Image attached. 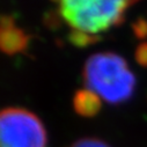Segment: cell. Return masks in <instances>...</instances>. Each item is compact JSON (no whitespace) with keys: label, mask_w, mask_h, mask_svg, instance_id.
Returning a JSON list of instances; mask_svg holds the SVG:
<instances>
[{"label":"cell","mask_w":147,"mask_h":147,"mask_svg":"<svg viewBox=\"0 0 147 147\" xmlns=\"http://www.w3.org/2000/svg\"><path fill=\"white\" fill-rule=\"evenodd\" d=\"M77 45L96 42L102 34L118 27L127 11L140 0H51Z\"/></svg>","instance_id":"1"},{"label":"cell","mask_w":147,"mask_h":147,"mask_svg":"<svg viewBox=\"0 0 147 147\" xmlns=\"http://www.w3.org/2000/svg\"><path fill=\"white\" fill-rule=\"evenodd\" d=\"M86 88L110 104L129 101L136 89V77L127 61L115 52L90 56L84 67Z\"/></svg>","instance_id":"2"},{"label":"cell","mask_w":147,"mask_h":147,"mask_svg":"<svg viewBox=\"0 0 147 147\" xmlns=\"http://www.w3.org/2000/svg\"><path fill=\"white\" fill-rule=\"evenodd\" d=\"M47 130L42 121L29 110H0V147H47Z\"/></svg>","instance_id":"3"},{"label":"cell","mask_w":147,"mask_h":147,"mask_svg":"<svg viewBox=\"0 0 147 147\" xmlns=\"http://www.w3.org/2000/svg\"><path fill=\"white\" fill-rule=\"evenodd\" d=\"M28 42L24 32L12 20H0V49L7 53H15L26 48Z\"/></svg>","instance_id":"4"},{"label":"cell","mask_w":147,"mask_h":147,"mask_svg":"<svg viewBox=\"0 0 147 147\" xmlns=\"http://www.w3.org/2000/svg\"><path fill=\"white\" fill-rule=\"evenodd\" d=\"M73 105H74L76 113L79 115L84 117H93L100 113L102 100L96 94L85 88L76 93L73 98Z\"/></svg>","instance_id":"5"},{"label":"cell","mask_w":147,"mask_h":147,"mask_svg":"<svg viewBox=\"0 0 147 147\" xmlns=\"http://www.w3.org/2000/svg\"><path fill=\"white\" fill-rule=\"evenodd\" d=\"M69 147H110L107 142L96 138H84L74 141Z\"/></svg>","instance_id":"6"},{"label":"cell","mask_w":147,"mask_h":147,"mask_svg":"<svg viewBox=\"0 0 147 147\" xmlns=\"http://www.w3.org/2000/svg\"><path fill=\"white\" fill-rule=\"evenodd\" d=\"M136 60L144 67H147V42L141 43L136 50Z\"/></svg>","instance_id":"7"},{"label":"cell","mask_w":147,"mask_h":147,"mask_svg":"<svg viewBox=\"0 0 147 147\" xmlns=\"http://www.w3.org/2000/svg\"><path fill=\"white\" fill-rule=\"evenodd\" d=\"M134 30L139 37H144L147 35V23L145 21H138L137 26L134 27Z\"/></svg>","instance_id":"8"}]
</instances>
